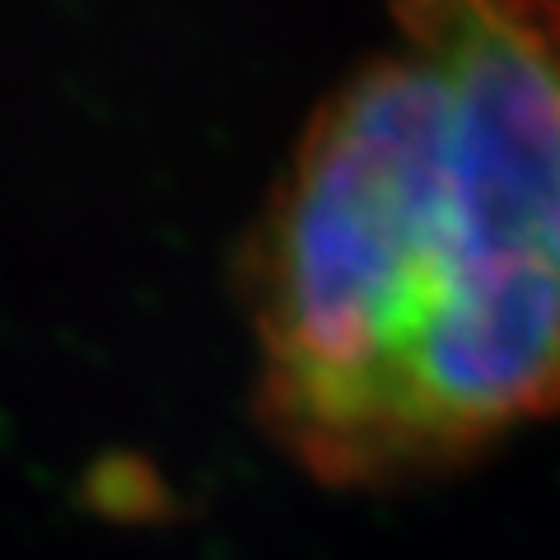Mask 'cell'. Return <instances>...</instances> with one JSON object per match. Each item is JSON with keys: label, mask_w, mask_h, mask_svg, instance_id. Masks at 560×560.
Here are the masks:
<instances>
[{"label": "cell", "mask_w": 560, "mask_h": 560, "mask_svg": "<svg viewBox=\"0 0 560 560\" xmlns=\"http://www.w3.org/2000/svg\"><path fill=\"white\" fill-rule=\"evenodd\" d=\"M243 257L261 430L323 486H411L560 411V5H401Z\"/></svg>", "instance_id": "obj_1"}, {"label": "cell", "mask_w": 560, "mask_h": 560, "mask_svg": "<svg viewBox=\"0 0 560 560\" xmlns=\"http://www.w3.org/2000/svg\"><path fill=\"white\" fill-rule=\"evenodd\" d=\"M90 500L98 504V514L113 518H145L164 504L160 477L136 463V458H103L98 471L90 477Z\"/></svg>", "instance_id": "obj_2"}]
</instances>
